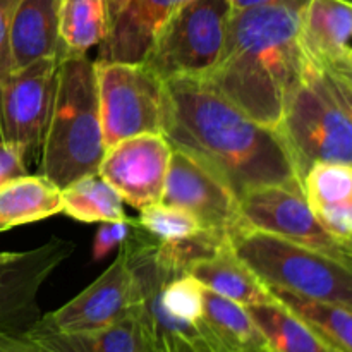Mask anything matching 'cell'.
I'll list each match as a JSON object with an SVG mask.
<instances>
[{
  "label": "cell",
  "mask_w": 352,
  "mask_h": 352,
  "mask_svg": "<svg viewBox=\"0 0 352 352\" xmlns=\"http://www.w3.org/2000/svg\"><path fill=\"white\" fill-rule=\"evenodd\" d=\"M162 134L219 175L237 199L265 186L302 189L278 131L248 117L203 78L164 81Z\"/></svg>",
  "instance_id": "obj_1"
},
{
  "label": "cell",
  "mask_w": 352,
  "mask_h": 352,
  "mask_svg": "<svg viewBox=\"0 0 352 352\" xmlns=\"http://www.w3.org/2000/svg\"><path fill=\"white\" fill-rule=\"evenodd\" d=\"M306 3L284 2L232 10L226 48L205 81L261 126L278 129L301 78L299 43Z\"/></svg>",
  "instance_id": "obj_2"
},
{
  "label": "cell",
  "mask_w": 352,
  "mask_h": 352,
  "mask_svg": "<svg viewBox=\"0 0 352 352\" xmlns=\"http://www.w3.org/2000/svg\"><path fill=\"white\" fill-rule=\"evenodd\" d=\"M277 131L301 182L318 162L352 165V76L306 58Z\"/></svg>",
  "instance_id": "obj_3"
},
{
  "label": "cell",
  "mask_w": 352,
  "mask_h": 352,
  "mask_svg": "<svg viewBox=\"0 0 352 352\" xmlns=\"http://www.w3.org/2000/svg\"><path fill=\"white\" fill-rule=\"evenodd\" d=\"M105 150L95 62L88 55H60L40 174L62 189L82 175L96 174Z\"/></svg>",
  "instance_id": "obj_4"
},
{
  "label": "cell",
  "mask_w": 352,
  "mask_h": 352,
  "mask_svg": "<svg viewBox=\"0 0 352 352\" xmlns=\"http://www.w3.org/2000/svg\"><path fill=\"white\" fill-rule=\"evenodd\" d=\"M229 243L265 287L352 308V267L244 223L230 230Z\"/></svg>",
  "instance_id": "obj_5"
},
{
  "label": "cell",
  "mask_w": 352,
  "mask_h": 352,
  "mask_svg": "<svg viewBox=\"0 0 352 352\" xmlns=\"http://www.w3.org/2000/svg\"><path fill=\"white\" fill-rule=\"evenodd\" d=\"M122 246L133 274L131 316L148 352H213L205 325L177 320L162 305L165 280L186 272L165 256L158 241L144 232L136 220Z\"/></svg>",
  "instance_id": "obj_6"
},
{
  "label": "cell",
  "mask_w": 352,
  "mask_h": 352,
  "mask_svg": "<svg viewBox=\"0 0 352 352\" xmlns=\"http://www.w3.org/2000/svg\"><path fill=\"white\" fill-rule=\"evenodd\" d=\"M229 0H188L158 34L146 64L160 79L205 78L226 48Z\"/></svg>",
  "instance_id": "obj_7"
},
{
  "label": "cell",
  "mask_w": 352,
  "mask_h": 352,
  "mask_svg": "<svg viewBox=\"0 0 352 352\" xmlns=\"http://www.w3.org/2000/svg\"><path fill=\"white\" fill-rule=\"evenodd\" d=\"M95 74L105 148L138 134L162 133L164 79L146 64L95 62Z\"/></svg>",
  "instance_id": "obj_8"
},
{
  "label": "cell",
  "mask_w": 352,
  "mask_h": 352,
  "mask_svg": "<svg viewBox=\"0 0 352 352\" xmlns=\"http://www.w3.org/2000/svg\"><path fill=\"white\" fill-rule=\"evenodd\" d=\"M60 55L38 58L0 81V119L7 143L17 148L26 167L40 164L54 105Z\"/></svg>",
  "instance_id": "obj_9"
},
{
  "label": "cell",
  "mask_w": 352,
  "mask_h": 352,
  "mask_svg": "<svg viewBox=\"0 0 352 352\" xmlns=\"http://www.w3.org/2000/svg\"><path fill=\"white\" fill-rule=\"evenodd\" d=\"M239 212L244 226L251 229L274 234L352 267L351 246L333 239L320 226L301 188L275 184L251 189L239 198Z\"/></svg>",
  "instance_id": "obj_10"
},
{
  "label": "cell",
  "mask_w": 352,
  "mask_h": 352,
  "mask_svg": "<svg viewBox=\"0 0 352 352\" xmlns=\"http://www.w3.org/2000/svg\"><path fill=\"white\" fill-rule=\"evenodd\" d=\"M74 241L50 237L24 251H0V330L24 333L41 318L38 294L74 253Z\"/></svg>",
  "instance_id": "obj_11"
},
{
  "label": "cell",
  "mask_w": 352,
  "mask_h": 352,
  "mask_svg": "<svg viewBox=\"0 0 352 352\" xmlns=\"http://www.w3.org/2000/svg\"><path fill=\"white\" fill-rule=\"evenodd\" d=\"M162 203L179 206L196 217L205 230L229 236L243 223L239 199L208 167L184 151L172 148Z\"/></svg>",
  "instance_id": "obj_12"
},
{
  "label": "cell",
  "mask_w": 352,
  "mask_h": 352,
  "mask_svg": "<svg viewBox=\"0 0 352 352\" xmlns=\"http://www.w3.org/2000/svg\"><path fill=\"white\" fill-rule=\"evenodd\" d=\"M170 157L172 146L164 134H138L107 148L98 174L124 203L141 210L162 199Z\"/></svg>",
  "instance_id": "obj_13"
},
{
  "label": "cell",
  "mask_w": 352,
  "mask_h": 352,
  "mask_svg": "<svg viewBox=\"0 0 352 352\" xmlns=\"http://www.w3.org/2000/svg\"><path fill=\"white\" fill-rule=\"evenodd\" d=\"M133 274L126 248H119L116 260L76 298L41 322L58 332H89L112 327L131 315Z\"/></svg>",
  "instance_id": "obj_14"
},
{
  "label": "cell",
  "mask_w": 352,
  "mask_h": 352,
  "mask_svg": "<svg viewBox=\"0 0 352 352\" xmlns=\"http://www.w3.org/2000/svg\"><path fill=\"white\" fill-rule=\"evenodd\" d=\"M188 0H107L105 36L95 62L143 64L172 14Z\"/></svg>",
  "instance_id": "obj_15"
},
{
  "label": "cell",
  "mask_w": 352,
  "mask_h": 352,
  "mask_svg": "<svg viewBox=\"0 0 352 352\" xmlns=\"http://www.w3.org/2000/svg\"><path fill=\"white\" fill-rule=\"evenodd\" d=\"M352 6L347 0H308L299 43L309 62L352 76Z\"/></svg>",
  "instance_id": "obj_16"
},
{
  "label": "cell",
  "mask_w": 352,
  "mask_h": 352,
  "mask_svg": "<svg viewBox=\"0 0 352 352\" xmlns=\"http://www.w3.org/2000/svg\"><path fill=\"white\" fill-rule=\"evenodd\" d=\"M9 50L10 72L60 55L58 0H19L10 23Z\"/></svg>",
  "instance_id": "obj_17"
},
{
  "label": "cell",
  "mask_w": 352,
  "mask_h": 352,
  "mask_svg": "<svg viewBox=\"0 0 352 352\" xmlns=\"http://www.w3.org/2000/svg\"><path fill=\"white\" fill-rule=\"evenodd\" d=\"M186 274L195 277L203 287L244 308L275 301L256 275L236 256L230 243L210 256L192 261Z\"/></svg>",
  "instance_id": "obj_18"
},
{
  "label": "cell",
  "mask_w": 352,
  "mask_h": 352,
  "mask_svg": "<svg viewBox=\"0 0 352 352\" xmlns=\"http://www.w3.org/2000/svg\"><path fill=\"white\" fill-rule=\"evenodd\" d=\"M24 337L41 352H148L133 316L89 332H58L38 320Z\"/></svg>",
  "instance_id": "obj_19"
},
{
  "label": "cell",
  "mask_w": 352,
  "mask_h": 352,
  "mask_svg": "<svg viewBox=\"0 0 352 352\" xmlns=\"http://www.w3.org/2000/svg\"><path fill=\"white\" fill-rule=\"evenodd\" d=\"M60 212V188L45 175L24 174L0 186V232Z\"/></svg>",
  "instance_id": "obj_20"
},
{
  "label": "cell",
  "mask_w": 352,
  "mask_h": 352,
  "mask_svg": "<svg viewBox=\"0 0 352 352\" xmlns=\"http://www.w3.org/2000/svg\"><path fill=\"white\" fill-rule=\"evenodd\" d=\"M203 325L213 352L268 351L267 340L248 309L206 287Z\"/></svg>",
  "instance_id": "obj_21"
},
{
  "label": "cell",
  "mask_w": 352,
  "mask_h": 352,
  "mask_svg": "<svg viewBox=\"0 0 352 352\" xmlns=\"http://www.w3.org/2000/svg\"><path fill=\"white\" fill-rule=\"evenodd\" d=\"M268 352H342L277 301L248 306Z\"/></svg>",
  "instance_id": "obj_22"
},
{
  "label": "cell",
  "mask_w": 352,
  "mask_h": 352,
  "mask_svg": "<svg viewBox=\"0 0 352 352\" xmlns=\"http://www.w3.org/2000/svg\"><path fill=\"white\" fill-rule=\"evenodd\" d=\"M272 298L342 352H352V308L267 287Z\"/></svg>",
  "instance_id": "obj_23"
},
{
  "label": "cell",
  "mask_w": 352,
  "mask_h": 352,
  "mask_svg": "<svg viewBox=\"0 0 352 352\" xmlns=\"http://www.w3.org/2000/svg\"><path fill=\"white\" fill-rule=\"evenodd\" d=\"M62 212L78 222H117L129 217L116 189L96 172L82 175L60 189Z\"/></svg>",
  "instance_id": "obj_24"
},
{
  "label": "cell",
  "mask_w": 352,
  "mask_h": 352,
  "mask_svg": "<svg viewBox=\"0 0 352 352\" xmlns=\"http://www.w3.org/2000/svg\"><path fill=\"white\" fill-rule=\"evenodd\" d=\"M107 0H58L60 55H88L105 36Z\"/></svg>",
  "instance_id": "obj_25"
},
{
  "label": "cell",
  "mask_w": 352,
  "mask_h": 352,
  "mask_svg": "<svg viewBox=\"0 0 352 352\" xmlns=\"http://www.w3.org/2000/svg\"><path fill=\"white\" fill-rule=\"evenodd\" d=\"M301 186L311 210L352 201V165L318 162L309 167Z\"/></svg>",
  "instance_id": "obj_26"
},
{
  "label": "cell",
  "mask_w": 352,
  "mask_h": 352,
  "mask_svg": "<svg viewBox=\"0 0 352 352\" xmlns=\"http://www.w3.org/2000/svg\"><path fill=\"white\" fill-rule=\"evenodd\" d=\"M138 226L160 243H179L203 232L201 223L186 210L165 203H151L140 210Z\"/></svg>",
  "instance_id": "obj_27"
},
{
  "label": "cell",
  "mask_w": 352,
  "mask_h": 352,
  "mask_svg": "<svg viewBox=\"0 0 352 352\" xmlns=\"http://www.w3.org/2000/svg\"><path fill=\"white\" fill-rule=\"evenodd\" d=\"M162 305L177 320L203 325L205 287L189 274H175L162 287Z\"/></svg>",
  "instance_id": "obj_28"
},
{
  "label": "cell",
  "mask_w": 352,
  "mask_h": 352,
  "mask_svg": "<svg viewBox=\"0 0 352 352\" xmlns=\"http://www.w3.org/2000/svg\"><path fill=\"white\" fill-rule=\"evenodd\" d=\"M320 226L342 244L352 243V201L311 210Z\"/></svg>",
  "instance_id": "obj_29"
},
{
  "label": "cell",
  "mask_w": 352,
  "mask_h": 352,
  "mask_svg": "<svg viewBox=\"0 0 352 352\" xmlns=\"http://www.w3.org/2000/svg\"><path fill=\"white\" fill-rule=\"evenodd\" d=\"M134 226L133 219L117 220V222H102V226L96 230L95 241L91 248V258L95 263L102 261L109 256L113 250L120 248L124 241L129 236L131 229Z\"/></svg>",
  "instance_id": "obj_30"
},
{
  "label": "cell",
  "mask_w": 352,
  "mask_h": 352,
  "mask_svg": "<svg viewBox=\"0 0 352 352\" xmlns=\"http://www.w3.org/2000/svg\"><path fill=\"white\" fill-rule=\"evenodd\" d=\"M17 3L19 0H0V81L10 74L9 33Z\"/></svg>",
  "instance_id": "obj_31"
},
{
  "label": "cell",
  "mask_w": 352,
  "mask_h": 352,
  "mask_svg": "<svg viewBox=\"0 0 352 352\" xmlns=\"http://www.w3.org/2000/svg\"><path fill=\"white\" fill-rule=\"evenodd\" d=\"M28 170L30 168L26 167L17 148H14L10 143H6V141H0V186L10 179L30 174Z\"/></svg>",
  "instance_id": "obj_32"
},
{
  "label": "cell",
  "mask_w": 352,
  "mask_h": 352,
  "mask_svg": "<svg viewBox=\"0 0 352 352\" xmlns=\"http://www.w3.org/2000/svg\"><path fill=\"white\" fill-rule=\"evenodd\" d=\"M0 352H41L23 333H9L0 330Z\"/></svg>",
  "instance_id": "obj_33"
},
{
  "label": "cell",
  "mask_w": 352,
  "mask_h": 352,
  "mask_svg": "<svg viewBox=\"0 0 352 352\" xmlns=\"http://www.w3.org/2000/svg\"><path fill=\"white\" fill-rule=\"evenodd\" d=\"M232 10L251 9V7L270 6V3H284V2H296V3H308V0H229Z\"/></svg>",
  "instance_id": "obj_34"
},
{
  "label": "cell",
  "mask_w": 352,
  "mask_h": 352,
  "mask_svg": "<svg viewBox=\"0 0 352 352\" xmlns=\"http://www.w3.org/2000/svg\"><path fill=\"white\" fill-rule=\"evenodd\" d=\"M347 2H351V0H347Z\"/></svg>",
  "instance_id": "obj_35"
},
{
  "label": "cell",
  "mask_w": 352,
  "mask_h": 352,
  "mask_svg": "<svg viewBox=\"0 0 352 352\" xmlns=\"http://www.w3.org/2000/svg\"><path fill=\"white\" fill-rule=\"evenodd\" d=\"M267 352H268V351H267Z\"/></svg>",
  "instance_id": "obj_36"
}]
</instances>
